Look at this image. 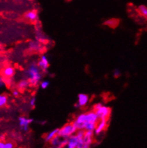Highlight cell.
I'll use <instances>...</instances> for the list:
<instances>
[{
  "instance_id": "obj_1",
  "label": "cell",
  "mask_w": 147,
  "mask_h": 148,
  "mask_svg": "<svg viewBox=\"0 0 147 148\" xmlns=\"http://www.w3.org/2000/svg\"><path fill=\"white\" fill-rule=\"evenodd\" d=\"M27 79L29 81L30 84L33 86H37L39 84L42 79L41 70L38 67L36 63H31L25 72Z\"/></svg>"
},
{
  "instance_id": "obj_2",
  "label": "cell",
  "mask_w": 147,
  "mask_h": 148,
  "mask_svg": "<svg viewBox=\"0 0 147 148\" xmlns=\"http://www.w3.org/2000/svg\"><path fill=\"white\" fill-rule=\"evenodd\" d=\"M94 111L97 114L99 120L100 119H109L112 113V109L105 106L102 103H97L94 105Z\"/></svg>"
},
{
  "instance_id": "obj_3",
  "label": "cell",
  "mask_w": 147,
  "mask_h": 148,
  "mask_svg": "<svg viewBox=\"0 0 147 148\" xmlns=\"http://www.w3.org/2000/svg\"><path fill=\"white\" fill-rule=\"evenodd\" d=\"M76 121L86 123V122H94L97 123L99 121V118L94 111H89L88 112L81 113L75 119Z\"/></svg>"
},
{
  "instance_id": "obj_4",
  "label": "cell",
  "mask_w": 147,
  "mask_h": 148,
  "mask_svg": "<svg viewBox=\"0 0 147 148\" xmlns=\"http://www.w3.org/2000/svg\"><path fill=\"white\" fill-rule=\"evenodd\" d=\"M76 131L77 130L74 127L72 123H68L59 129L58 135L63 138H68L70 136L74 135Z\"/></svg>"
},
{
  "instance_id": "obj_5",
  "label": "cell",
  "mask_w": 147,
  "mask_h": 148,
  "mask_svg": "<svg viewBox=\"0 0 147 148\" xmlns=\"http://www.w3.org/2000/svg\"><path fill=\"white\" fill-rule=\"evenodd\" d=\"M108 125V120L107 119H100L99 120V121L97 122V125H96V128L94 130V133L95 135H100L101 133H102L103 131L106 130V128L107 127Z\"/></svg>"
},
{
  "instance_id": "obj_6",
  "label": "cell",
  "mask_w": 147,
  "mask_h": 148,
  "mask_svg": "<svg viewBox=\"0 0 147 148\" xmlns=\"http://www.w3.org/2000/svg\"><path fill=\"white\" fill-rule=\"evenodd\" d=\"M88 100H89V97H88V95L84 94V93H80L78 95L77 102L75 104L74 107L76 108H83L87 105Z\"/></svg>"
},
{
  "instance_id": "obj_7",
  "label": "cell",
  "mask_w": 147,
  "mask_h": 148,
  "mask_svg": "<svg viewBox=\"0 0 147 148\" xmlns=\"http://www.w3.org/2000/svg\"><path fill=\"white\" fill-rule=\"evenodd\" d=\"M37 64L38 67L40 69V70L43 71V72L47 71L48 68L49 67V61L47 56L46 54H42Z\"/></svg>"
},
{
  "instance_id": "obj_8",
  "label": "cell",
  "mask_w": 147,
  "mask_h": 148,
  "mask_svg": "<svg viewBox=\"0 0 147 148\" xmlns=\"http://www.w3.org/2000/svg\"><path fill=\"white\" fill-rule=\"evenodd\" d=\"M34 122L32 118H28L25 117H19V124L21 127L22 130H23L24 132H27L29 129V125Z\"/></svg>"
},
{
  "instance_id": "obj_9",
  "label": "cell",
  "mask_w": 147,
  "mask_h": 148,
  "mask_svg": "<svg viewBox=\"0 0 147 148\" xmlns=\"http://www.w3.org/2000/svg\"><path fill=\"white\" fill-rule=\"evenodd\" d=\"M67 138H63V137H60L59 135H56L50 140L49 143H50L51 146H52V147H62L67 143Z\"/></svg>"
},
{
  "instance_id": "obj_10",
  "label": "cell",
  "mask_w": 147,
  "mask_h": 148,
  "mask_svg": "<svg viewBox=\"0 0 147 148\" xmlns=\"http://www.w3.org/2000/svg\"><path fill=\"white\" fill-rule=\"evenodd\" d=\"M25 19L31 22H37L39 20V14L36 10H31L24 14Z\"/></svg>"
},
{
  "instance_id": "obj_11",
  "label": "cell",
  "mask_w": 147,
  "mask_h": 148,
  "mask_svg": "<svg viewBox=\"0 0 147 148\" xmlns=\"http://www.w3.org/2000/svg\"><path fill=\"white\" fill-rule=\"evenodd\" d=\"M35 40L39 42L41 44H46L48 42V38L41 29L37 28L35 31Z\"/></svg>"
},
{
  "instance_id": "obj_12",
  "label": "cell",
  "mask_w": 147,
  "mask_h": 148,
  "mask_svg": "<svg viewBox=\"0 0 147 148\" xmlns=\"http://www.w3.org/2000/svg\"><path fill=\"white\" fill-rule=\"evenodd\" d=\"M29 48L34 52H41L43 49L42 44L37 40H31L29 42Z\"/></svg>"
},
{
  "instance_id": "obj_13",
  "label": "cell",
  "mask_w": 147,
  "mask_h": 148,
  "mask_svg": "<svg viewBox=\"0 0 147 148\" xmlns=\"http://www.w3.org/2000/svg\"><path fill=\"white\" fill-rule=\"evenodd\" d=\"M15 74V69L14 67H11V66H8V67H5L2 70V75L3 77L4 78H12Z\"/></svg>"
},
{
  "instance_id": "obj_14",
  "label": "cell",
  "mask_w": 147,
  "mask_h": 148,
  "mask_svg": "<svg viewBox=\"0 0 147 148\" xmlns=\"http://www.w3.org/2000/svg\"><path fill=\"white\" fill-rule=\"evenodd\" d=\"M118 24H119V20L117 19H115V18L107 19V20H106L103 22V25L109 27H112V28L116 27L118 25Z\"/></svg>"
},
{
  "instance_id": "obj_15",
  "label": "cell",
  "mask_w": 147,
  "mask_h": 148,
  "mask_svg": "<svg viewBox=\"0 0 147 148\" xmlns=\"http://www.w3.org/2000/svg\"><path fill=\"white\" fill-rule=\"evenodd\" d=\"M29 85H30L29 81L27 79H21V80L18 82L17 88L18 90H25V89L27 88Z\"/></svg>"
},
{
  "instance_id": "obj_16",
  "label": "cell",
  "mask_w": 147,
  "mask_h": 148,
  "mask_svg": "<svg viewBox=\"0 0 147 148\" xmlns=\"http://www.w3.org/2000/svg\"><path fill=\"white\" fill-rule=\"evenodd\" d=\"M58 132H59V129H57V128L50 131L49 133H47V135L45 136L44 137L45 142H46V143H49L52 139H53L55 136L58 135Z\"/></svg>"
},
{
  "instance_id": "obj_17",
  "label": "cell",
  "mask_w": 147,
  "mask_h": 148,
  "mask_svg": "<svg viewBox=\"0 0 147 148\" xmlns=\"http://www.w3.org/2000/svg\"><path fill=\"white\" fill-rule=\"evenodd\" d=\"M96 125H97V123H94V122H86V123H84V130L88 131V132H94Z\"/></svg>"
},
{
  "instance_id": "obj_18",
  "label": "cell",
  "mask_w": 147,
  "mask_h": 148,
  "mask_svg": "<svg viewBox=\"0 0 147 148\" xmlns=\"http://www.w3.org/2000/svg\"><path fill=\"white\" fill-rule=\"evenodd\" d=\"M138 10H139V12L140 13V14L142 16H144V18L147 17V7L146 6L142 4V5H139L138 7Z\"/></svg>"
},
{
  "instance_id": "obj_19",
  "label": "cell",
  "mask_w": 147,
  "mask_h": 148,
  "mask_svg": "<svg viewBox=\"0 0 147 148\" xmlns=\"http://www.w3.org/2000/svg\"><path fill=\"white\" fill-rule=\"evenodd\" d=\"M8 102V97L6 95H0V108L6 106Z\"/></svg>"
},
{
  "instance_id": "obj_20",
  "label": "cell",
  "mask_w": 147,
  "mask_h": 148,
  "mask_svg": "<svg viewBox=\"0 0 147 148\" xmlns=\"http://www.w3.org/2000/svg\"><path fill=\"white\" fill-rule=\"evenodd\" d=\"M0 148H14V145L10 142H4L0 140Z\"/></svg>"
},
{
  "instance_id": "obj_21",
  "label": "cell",
  "mask_w": 147,
  "mask_h": 148,
  "mask_svg": "<svg viewBox=\"0 0 147 148\" xmlns=\"http://www.w3.org/2000/svg\"><path fill=\"white\" fill-rule=\"evenodd\" d=\"M39 85L42 90H46L50 85V82L48 80H42L39 82Z\"/></svg>"
},
{
  "instance_id": "obj_22",
  "label": "cell",
  "mask_w": 147,
  "mask_h": 148,
  "mask_svg": "<svg viewBox=\"0 0 147 148\" xmlns=\"http://www.w3.org/2000/svg\"><path fill=\"white\" fill-rule=\"evenodd\" d=\"M36 102H37V98H36V97H33L30 99L29 105L31 108H34L36 105Z\"/></svg>"
},
{
  "instance_id": "obj_23",
  "label": "cell",
  "mask_w": 147,
  "mask_h": 148,
  "mask_svg": "<svg viewBox=\"0 0 147 148\" xmlns=\"http://www.w3.org/2000/svg\"><path fill=\"white\" fill-rule=\"evenodd\" d=\"M121 72H120L119 69H116L114 70L113 76L114 77H118L121 76Z\"/></svg>"
},
{
  "instance_id": "obj_24",
  "label": "cell",
  "mask_w": 147,
  "mask_h": 148,
  "mask_svg": "<svg viewBox=\"0 0 147 148\" xmlns=\"http://www.w3.org/2000/svg\"><path fill=\"white\" fill-rule=\"evenodd\" d=\"M6 84V80L4 77L0 76V88H2Z\"/></svg>"
},
{
  "instance_id": "obj_25",
  "label": "cell",
  "mask_w": 147,
  "mask_h": 148,
  "mask_svg": "<svg viewBox=\"0 0 147 148\" xmlns=\"http://www.w3.org/2000/svg\"><path fill=\"white\" fill-rule=\"evenodd\" d=\"M12 95L14 97H17L19 95V91L18 89H14V90H12Z\"/></svg>"
},
{
  "instance_id": "obj_26",
  "label": "cell",
  "mask_w": 147,
  "mask_h": 148,
  "mask_svg": "<svg viewBox=\"0 0 147 148\" xmlns=\"http://www.w3.org/2000/svg\"><path fill=\"white\" fill-rule=\"evenodd\" d=\"M49 148H62V147H52V146H51V147Z\"/></svg>"
}]
</instances>
